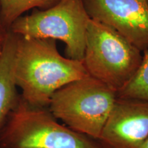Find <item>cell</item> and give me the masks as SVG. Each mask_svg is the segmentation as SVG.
<instances>
[{
  "label": "cell",
  "instance_id": "52a82bcc",
  "mask_svg": "<svg viewBox=\"0 0 148 148\" xmlns=\"http://www.w3.org/2000/svg\"><path fill=\"white\" fill-rule=\"evenodd\" d=\"M148 136V101L116 97L98 141L103 148H138Z\"/></svg>",
  "mask_w": 148,
  "mask_h": 148
},
{
  "label": "cell",
  "instance_id": "277c9868",
  "mask_svg": "<svg viewBox=\"0 0 148 148\" xmlns=\"http://www.w3.org/2000/svg\"><path fill=\"white\" fill-rule=\"evenodd\" d=\"M116 97V92L88 75L56 90L48 108L69 128L98 140Z\"/></svg>",
  "mask_w": 148,
  "mask_h": 148
},
{
  "label": "cell",
  "instance_id": "3957f363",
  "mask_svg": "<svg viewBox=\"0 0 148 148\" xmlns=\"http://www.w3.org/2000/svg\"><path fill=\"white\" fill-rule=\"evenodd\" d=\"M141 51L112 27L90 18L82 62L90 76L118 93L136 73Z\"/></svg>",
  "mask_w": 148,
  "mask_h": 148
},
{
  "label": "cell",
  "instance_id": "7a4b0ae2",
  "mask_svg": "<svg viewBox=\"0 0 148 148\" xmlns=\"http://www.w3.org/2000/svg\"><path fill=\"white\" fill-rule=\"evenodd\" d=\"M0 148H103L97 140L61 125L48 107L21 97L0 133Z\"/></svg>",
  "mask_w": 148,
  "mask_h": 148
},
{
  "label": "cell",
  "instance_id": "5b68a950",
  "mask_svg": "<svg viewBox=\"0 0 148 148\" xmlns=\"http://www.w3.org/2000/svg\"><path fill=\"white\" fill-rule=\"evenodd\" d=\"M90 18L82 0H59L47 9L20 16L9 31L21 36L61 40L67 58L82 61Z\"/></svg>",
  "mask_w": 148,
  "mask_h": 148
},
{
  "label": "cell",
  "instance_id": "8fae6325",
  "mask_svg": "<svg viewBox=\"0 0 148 148\" xmlns=\"http://www.w3.org/2000/svg\"><path fill=\"white\" fill-rule=\"evenodd\" d=\"M8 31L5 29V27H3L2 22H1V16H0V50H1V47H2L3 42L4 41L5 35Z\"/></svg>",
  "mask_w": 148,
  "mask_h": 148
},
{
  "label": "cell",
  "instance_id": "30bf717a",
  "mask_svg": "<svg viewBox=\"0 0 148 148\" xmlns=\"http://www.w3.org/2000/svg\"><path fill=\"white\" fill-rule=\"evenodd\" d=\"M118 97L148 101V49L144 51L141 62L128 84L117 93Z\"/></svg>",
  "mask_w": 148,
  "mask_h": 148
},
{
  "label": "cell",
  "instance_id": "8992f818",
  "mask_svg": "<svg viewBox=\"0 0 148 148\" xmlns=\"http://www.w3.org/2000/svg\"><path fill=\"white\" fill-rule=\"evenodd\" d=\"M92 19L112 27L137 47L148 49V0H82Z\"/></svg>",
  "mask_w": 148,
  "mask_h": 148
},
{
  "label": "cell",
  "instance_id": "9c48e42d",
  "mask_svg": "<svg viewBox=\"0 0 148 148\" xmlns=\"http://www.w3.org/2000/svg\"><path fill=\"white\" fill-rule=\"evenodd\" d=\"M59 0H0V16L3 27L9 30L12 24L32 8L47 9Z\"/></svg>",
  "mask_w": 148,
  "mask_h": 148
},
{
  "label": "cell",
  "instance_id": "6da1fadb",
  "mask_svg": "<svg viewBox=\"0 0 148 148\" xmlns=\"http://www.w3.org/2000/svg\"><path fill=\"white\" fill-rule=\"evenodd\" d=\"M88 75L82 61L59 53L56 40L18 36L14 79L29 104L48 107L56 90Z\"/></svg>",
  "mask_w": 148,
  "mask_h": 148
},
{
  "label": "cell",
  "instance_id": "ba28073f",
  "mask_svg": "<svg viewBox=\"0 0 148 148\" xmlns=\"http://www.w3.org/2000/svg\"><path fill=\"white\" fill-rule=\"evenodd\" d=\"M17 38L8 30L0 50V133L21 98L14 75Z\"/></svg>",
  "mask_w": 148,
  "mask_h": 148
},
{
  "label": "cell",
  "instance_id": "7c38bea8",
  "mask_svg": "<svg viewBox=\"0 0 148 148\" xmlns=\"http://www.w3.org/2000/svg\"><path fill=\"white\" fill-rule=\"evenodd\" d=\"M138 148H148V136L146 139L139 145Z\"/></svg>",
  "mask_w": 148,
  "mask_h": 148
}]
</instances>
